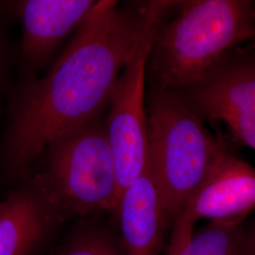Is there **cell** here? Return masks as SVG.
I'll use <instances>...</instances> for the list:
<instances>
[{
  "mask_svg": "<svg viewBox=\"0 0 255 255\" xmlns=\"http://www.w3.org/2000/svg\"><path fill=\"white\" fill-rule=\"evenodd\" d=\"M172 5L97 2L50 71L16 94L0 153L4 179L18 182L57 137L103 115L147 30Z\"/></svg>",
  "mask_w": 255,
  "mask_h": 255,
  "instance_id": "1",
  "label": "cell"
},
{
  "mask_svg": "<svg viewBox=\"0 0 255 255\" xmlns=\"http://www.w3.org/2000/svg\"><path fill=\"white\" fill-rule=\"evenodd\" d=\"M255 43V3L183 0L158 23L146 66L149 88L178 94L202 81L231 52Z\"/></svg>",
  "mask_w": 255,
  "mask_h": 255,
  "instance_id": "2",
  "label": "cell"
},
{
  "mask_svg": "<svg viewBox=\"0 0 255 255\" xmlns=\"http://www.w3.org/2000/svg\"><path fill=\"white\" fill-rule=\"evenodd\" d=\"M146 115L147 166L173 226L228 148L172 93L148 88Z\"/></svg>",
  "mask_w": 255,
  "mask_h": 255,
  "instance_id": "3",
  "label": "cell"
},
{
  "mask_svg": "<svg viewBox=\"0 0 255 255\" xmlns=\"http://www.w3.org/2000/svg\"><path fill=\"white\" fill-rule=\"evenodd\" d=\"M28 172L36 176L68 220L113 217L119 189L106 116L57 137Z\"/></svg>",
  "mask_w": 255,
  "mask_h": 255,
  "instance_id": "4",
  "label": "cell"
},
{
  "mask_svg": "<svg viewBox=\"0 0 255 255\" xmlns=\"http://www.w3.org/2000/svg\"><path fill=\"white\" fill-rule=\"evenodd\" d=\"M161 19L147 30L119 76L107 108L106 128L117 169L119 200L147 167L146 66Z\"/></svg>",
  "mask_w": 255,
  "mask_h": 255,
  "instance_id": "5",
  "label": "cell"
},
{
  "mask_svg": "<svg viewBox=\"0 0 255 255\" xmlns=\"http://www.w3.org/2000/svg\"><path fill=\"white\" fill-rule=\"evenodd\" d=\"M203 121L222 122L255 150V43L231 52L202 81L174 94Z\"/></svg>",
  "mask_w": 255,
  "mask_h": 255,
  "instance_id": "6",
  "label": "cell"
},
{
  "mask_svg": "<svg viewBox=\"0 0 255 255\" xmlns=\"http://www.w3.org/2000/svg\"><path fill=\"white\" fill-rule=\"evenodd\" d=\"M68 219L31 172L0 202V255H41Z\"/></svg>",
  "mask_w": 255,
  "mask_h": 255,
  "instance_id": "7",
  "label": "cell"
},
{
  "mask_svg": "<svg viewBox=\"0 0 255 255\" xmlns=\"http://www.w3.org/2000/svg\"><path fill=\"white\" fill-rule=\"evenodd\" d=\"M255 210V168L228 152L178 219L243 223Z\"/></svg>",
  "mask_w": 255,
  "mask_h": 255,
  "instance_id": "8",
  "label": "cell"
},
{
  "mask_svg": "<svg viewBox=\"0 0 255 255\" xmlns=\"http://www.w3.org/2000/svg\"><path fill=\"white\" fill-rule=\"evenodd\" d=\"M95 0H27L12 3L23 27L21 59L27 69L45 64L57 46L79 28L95 8Z\"/></svg>",
  "mask_w": 255,
  "mask_h": 255,
  "instance_id": "9",
  "label": "cell"
},
{
  "mask_svg": "<svg viewBox=\"0 0 255 255\" xmlns=\"http://www.w3.org/2000/svg\"><path fill=\"white\" fill-rule=\"evenodd\" d=\"M110 219L124 255H159L166 231L172 224L148 166L122 193Z\"/></svg>",
  "mask_w": 255,
  "mask_h": 255,
  "instance_id": "10",
  "label": "cell"
},
{
  "mask_svg": "<svg viewBox=\"0 0 255 255\" xmlns=\"http://www.w3.org/2000/svg\"><path fill=\"white\" fill-rule=\"evenodd\" d=\"M168 255H249L255 244V229L243 223L213 222L194 231L182 219L174 222Z\"/></svg>",
  "mask_w": 255,
  "mask_h": 255,
  "instance_id": "11",
  "label": "cell"
},
{
  "mask_svg": "<svg viewBox=\"0 0 255 255\" xmlns=\"http://www.w3.org/2000/svg\"><path fill=\"white\" fill-rule=\"evenodd\" d=\"M51 255H124L116 228L101 217L80 219L54 246Z\"/></svg>",
  "mask_w": 255,
  "mask_h": 255,
  "instance_id": "12",
  "label": "cell"
},
{
  "mask_svg": "<svg viewBox=\"0 0 255 255\" xmlns=\"http://www.w3.org/2000/svg\"><path fill=\"white\" fill-rule=\"evenodd\" d=\"M2 57H3V49H2V41L0 37V71H1V65H2Z\"/></svg>",
  "mask_w": 255,
  "mask_h": 255,
  "instance_id": "13",
  "label": "cell"
},
{
  "mask_svg": "<svg viewBox=\"0 0 255 255\" xmlns=\"http://www.w3.org/2000/svg\"><path fill=\"white\" fill-rule=\"evenodd\" d=\"M255 255V253H254V254H252V255Z\"/></svg>",
  "mask_w": 255,
  "mask_h": 255,
  "instance_id": "14",
  "label": "cell"
}]
</instances>
